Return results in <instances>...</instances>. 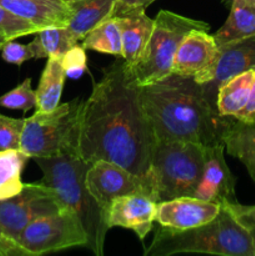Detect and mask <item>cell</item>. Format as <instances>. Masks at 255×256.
<instances>
[{"label":"cell","instance_id":"9c48e42d","mask_svg":"<svg viewBox=\"0 0 255 256\" xmlns=\"http://www.w3.org/2000/svg\"><path fill=\"white\" fill-rule=\"evenodd\" d=\"M65 209L54 189L40 182L24 184L19 194L0 200V228L10 240L16 242L32 222Z\"/></svg>","mask_w":255,"mask_h":256},{"label":"cell","instance_id":"f546056e","mask_svg":"<svg viewBox=\"0 0 255 256\" xmlns=\"http://www.w3.org/2000/svg\"><path fill=\"white\" fill-rule=\"evenodd\" d=\"M0 52H2V58L5 62L9 64L18 65V66L22 65L28 60L34 59V52H32L30 44H19L14 40L5 42Z\"/></svg>","mask_w":255,"mask_h":256},{"label":"cell","instance_id":"ffe728a7","mask_svg":"<svg viewBox=\"0 0 255 256\" xmlns=\"http://www.w3.org/2000/svg\"><path fill=\"white\" fill-rule=\"evenodd\" d=\"M212 36L218 46L255 38V2L232 0L228 20Z\"/></svg>","mask_w":255,"mask_h":256},{"label":"cell","instance_id":"603a6c76","mask_svg":"<svg viewBox=\"0 0 255 256\" xmlns=\"http://www.w3.org/2000/svg\"><path fill=\"white\" fill-rule=\"evenodd\" d=\"M75 45H78V40L66 26L39 30L30 42L34 59L62 58Z\"/></svg>","mask_w":255,"mask_h":256},{"label":"cell","instance_id":"d6986e66","mask_svg":"<svg viewBox=\"0 0 255 256\" xmlns=\"http://www.w3.org/2000/svg\"><path fill=\"white\" fill-rule=\"evenodd\" d=\"M222 142L228 154L239 159L255 182V122L228 116Z\"/></svg>","mask_w":255,"mask_h":256},{"label":"cell","instance_id":"83f0119b","mask_svg":"<svg viewBox=\"0 0 255 256\" xmlns=\"http://www.w3.org/2000/svg\"><path fill=\"white\" fill-rule=\"evenodd\" d=\"M25 119H14L0 114V152L20 149Z\"/></svg>","mask_w":255,"mask_h":256},{"label":"cell","instance_id":"9a60e30c","mask_svg":"<svg viewBox=\"0 0 255 256\" xmlns=\"http://www.w3.org/2000/svg\"><path fill=\"white\" fill-rule=\"evenodd\" d=\"M218 49L219 46L212 35L205 30H192L178 49L172 74L194 78L212 64Z\"/></svg>","mask_w":255,"mask_h":256},{"label":"cell","instance_id":"5bb4252c","mask_svg":"<svg viewBox=\"0 0 255 256\" xmlns=\"http://www.w3.org/2000/svg\"><path fill=\"white\" fill-rule=\"evenodd\" d=\"M158 202L142 194L120 196L112 202L109 210L110 228L132 230L144 242L152 230L156 216Z\"/></svg>","mask_w":255,"mask_h":256},{"label":"cell","instance_id":"7402d4cb","mask_svg":"<svg viewBox=\"0 0 255 256\" xmlns=\"http://www.w3.org/2000/svg\"><path fill=\"white\" fill-rule=\"evenodd\" d=\"M65 79L66 74L62 66V58H49L36 90L38 112H52L59 106Z\"/></svg>","mask_w":255,"mask_h":256},{"label":"cell","instance_id":"52a82bcc","mask_svg":"<svg viewBox=\"0 0 255 256\" xmlns=\"http://www.w3.org/2000/svg\"><path fill=\"white\" fill-rule=\"evenodd\" d=\"M209 29L208 22L162 10L154 19V28L144 54L134 66H129L138 84L146 86L169 76L184 38L192 30L209 32Z\"/></svg>","mask_w":255,"mask_h":256},{"label":"cell","instance_id":"2e32d148","mask_svg":"<svg viewBox=\"0 0 255 256\" xmlns=\"http://www.w3.org/2000/svg\"><path fill=\"white\" fill-rule=\"evenodd\" d=\"M0 5L39 30L69 24L70 10L65 0H0Z\"/></svg>","mask_w":255,"mask_h":256},{"label":"cell","instance_id":"e0dca14e","mask_svg":"<svg viewBox=\"0 0 255 256\" xmlns=\"http://www.w3.org/2000/svg\"><path fill=\"white\" fill-rule=\"evenodd\" d=\"M119 24L122 42V59L130 68L142 56L154 28V20L145 12L115 18Z\"/></svg>","mask_w":255,"mask_h":256},{"label":"cell","instance_id":"1f68e13d","mask_svg":"<svg viewBox=\"0 0 255 256\" xmlns=\"http://www.w3.org/2000/svg\"><path fill=\"white\" fill-rule=\"evenodd\" d=\"M226 205L242 226H245L250 232L255 229V205L254 206H245L239 202Z\"/></svg>","mask_w":255,"mask_h":256},{"label":"cell","instance_id":"e575fe53","mask_svg":"<svg viewBox=\"0 0 255 256\" xmlns=\"http://www.w3.org/2000/svg\"><path fill=\"white\" fill-rule=\"evenodd\" d=\"M0 239H5V240H10L9 238L6 236V235L4 234V232L2 230V228H0Z\"/></svg>","mask_w":255,"mask_h":256},{"label":"cell","instance_id":"4316f807","mask_svg":"<svg viewBox=\"0 0 255 256\" xmlns=\"http://www.w3.org/2000/svg\"><path fill=\"white\" fill-rule=\"evenodd\" d=\"M38 32L39 29L32 22L22 19L0 5V36L2 39L10 42L18 38L36 34Z\"/></svg>","mask_w":255,"mask_h":256},{"label":"cell","instance_id":"30bf717a","mask_svg":"<svg viewBox=\"0 0 255 256\" xmlns=\"http://www.w3.org/2000/svg\"><path fill=\"white\" fill-rule=\"evenodd\" d=\"M85 182L90 195L108 219L110 206L118 198L142 194L155 200L154 186L149 182L136 176L120 165L105 160H98L90 165Z\"/></svg>","mask_w":255,"mask_h":256},{"label":"cell","instance_id":"ac0fdd59","mask_svg":"<svg viewBox=\"0 0 255 256\" xmlns=\"http://www.w3.org/2000/svg\"><path fill=\"white\" fill-rule=\"evenodd\" d=\"M70 10L68 29L78 42L88 32L112 18L116 0H65Z\"/></svg>","mask_w":255,"mask_h":256},{"label":"cell","instance_id":"8fae6325","mask_svg":"<svg viewBox=\"0 0 255 256\" xmlns=\"http://www.w3.org/2000/svg\"><path fill=\"white\" fill-rule=\"evenodd\" d=\"M252 69H255V38L219 46L212 64L195 75L194 79L202 84L209 102L216 108L220 88Z\"/></svg>","mask_w":255,"mask_h":256},{"label":"cell","instance_id":"44dd1931","mask_svg":"<svg viewBox=\"0 0 255 256\" xmlns=\"http://www.w3.org/2000/svg\"><path fill=\"white\" fill-rule=\"evenodd\" d=\"M255 79V69L248 70L225 82L218 92L216 108L222 116L235 118L248 104Z\"/></svg>","mask_w":255,"mask_h":256},{"label":"cell","instance_id":"74e56055","mask_svg":"<svg viewBox=\"0 0 255 256\" xmlns=\"http://www.w3.org/2000/svg\"><path fill=\"white\" fill-rule=\"evenodd\" d=\"M252 2H255V0H252Z\"/></svg>","mask_w":255,"mask_h":256},{"label":"cell","instance_id":"ba28073f","mask_svg":"<svg viewBox=\"0 0 255 256\" xmlns=\"http://www.w3.org/2000/svg\"><path fill=\"white\" fill-rule=\"evenodd\" d=\"M16 242L26 256H39L72 248L86 246L88 232L74 212L65 209L28 225Z\"/></svg>","mask_w":255,"mask_h":256},{"label":"cell","instance_id":"4fadbf2b","mask_svg":"<svg viewBox=\"0 0 255 256\" xmlns=\"http://www.w3.org/2000/svg\"><path fill=\"white\" fill-rule=\"evenodd\" d=\"M222 205L194 196L158 202L155 222L174 230H188L210 222L219 215Z\"/></svg>","mask_w":255,"mask_h":256},{"label":"cell","instance_id":"d6a6232c","mask_svg":"<svg viewBox=\"0 0 255 256\" xmlns=\"http://www.w3.org/2000/svg\"><path fill=\"white\" fill-rule=\"evenodd\" d=\"M235 119L242 120L245 122H255V79L254 84H252V94H250L248 104L245 105L244 109L235 116Z\"/></svg>","mask_w":255,"mask_h":256},{"label":"cell","instance_id":"4dcf8cb0","mask_svg":"<svg viewBox=\"0 0 255 256\" xmlns=\"http://www.w3.org/2000/svg\"><path fill=\"white\" fill-rule=\"evenodd\" d=\"M155 0H116L112 18L124 16V15L142 12L154 2Z\"/></svg>","mask_w":255,"mask_h":256},{"label":"cell","instance_id":"277c9868","mask_svg":"<svg viewBox=\"0 0 255 256\" xmlns=\"http://www.w3.org/2000/svg\"><path fill=\"white\" fill-rule=\"evenodd\" d=\"M34 160L42 172L40 182L54 189L62 205L79 216L88 232V248L95 255L102 256L105 238L112 228L108 216L86 188L85 178L92 164L74 155Z\"/></svg>","mask_w":255,"mask_h":256},{"label":"cell","instance_id":"6da1fadb","mask_svg":"<svg viewBox=\"0 0 255 256\" xmlns=\"http://www.w3.org/2000/svg\"><path fill=\"white\" fill-rule=\"evenodd\" d=\"M140 89L122 58L104 70L84 102L79 156L89 164L105 160L120 165L154 186L152 166L158 140Z\"/></svg>","mask_w":255,"mask_h":256},{"label":"cell","instance_id":"7a4b0ae2","mask_svg":"<svg viewBox=\"0 0 255 256\" xmlns=\"http://www.w3.org/2000/svg\"><path fill=\"white\" fill-rule=\"evenodd\" d=\"M140 100L158 142H188L205 148L222 144L228 116L218 112L192 76L170 74L142 86Z\"/></svg>","mask_w":255,"mask_h":256},{"label":"cell","instance_id":"8992f818","mask_svg":"<svg viewBox=\"0 0 255 256\" xmlns=\"http://www.w3.org/2000/svg\"><path fill=\"white\" fill-rule=\"evenodd\" d=\"M205 146L188 142H158L152 178L155 202L194 196L204 170Z\"/></svg>","mask_w":255,"mask_h":256},{"label":"cell","instance_id":"836d02e7","mask_svg":"<svg viewBox=\"0 0 255 256\" xmlns=\"http://www.w3.org/2000/svg\"><path fill=\"white\" fill-rule=\"evenodd\" d=\"M0 256H26L16 242L0 239Z\"/></svg>","mask_w":255,"mask_h":256},{"label":"cell","instance_id":"7c38bea8","mask_svg":"<svg viewBox=\"0 0 255 256\" xmlns=\"http://www.w3.org/2000/svg\"><path fill=\"white\" fill-rule=\"evenodd\" d=\"M236 178L225 160L224 144L205 148L204 170L194 198L219 205L239 202L235 194Z\"/></svg>","mask_w":255,"mask_h":256},{"label":"cell","instance_id":"8d00e7d4","mask_svg":"<svg viewBox=\"0 0 255 256\" xmlns=\"http://www.w3.org/2000/svg\"><path fill=\"white\" fill-rule=\"evenodd\" d=\"M252 244H254V250H255V229L252 230Z\"/></svg>","mask_w":255,"mask_h":256},{"label":"cell","instance_id":"d4e9b609","mask_svg":"<svg viewBox=\"0 0 255 256\" xmlns=\"http://www.w3.org/2000/svg\"><path fill=\"white\" fill-rule=\"evenodd\" d=\"M82 48L85 50H94L102 54L122 58V32L116 19L109 18L88 32L82 39Z\"/></svg>","mask_w":255,"mask_h":256},{"label":"cell","instance_id":"3957f363","mask_svg":"<svg viewBox=\"0 0 255 256\" xmlns=\"http://www.w3.org/2000/svg\"><path fill=\"white\" fill-rule=\"evenodd\" d=\"M208 254L222 256H255L252 232L242 226L228 205L210 222L188 230L158 228L145 256Z\"/></svg>","mask_w":255,"mask_h":256},{"label":"cell","instance_id":"5b68a950","mask_svg":"<svg viewBox=\"0 0 255 256\" xmlns=\"http://www.w3.org/2000/svg\"><path fill=\"white\" fill-rule=\"evenodd\" d=\"M84 100L75 98L52 112H35L25 119L20 150L29 158L79 156V135Z\"/></svg>","mask_w":255,"mask_h":256},{"label":"cell","instance_id":"484cf974","mask_svg":"<svg viewBox=\"0 0 255 256\" xmlns=\"http://www.w3.org/2000/svg\"><path fill=\"white\" fill-rule=\"evenodd\" d=\"M36 92L32 88V79H25L12 92L0 96V106L10 110H22L28 112L36 108Z\"/></svg>","mask_w":255,"mask_h":256},{"label":"cell","instance_id":"cb8c5ba5","mask_svg":"<svg viewBox=\"0 0 255 256\" xmlns=\"http://www.w3.org/2000/svg\"><path fill=\"white\" fill-rule=\"evenodd\" d=\"M30 158L20 149L0 152V200L19 194L24 188L22 174Z\"/></svg>","mask_w":255,"mask_h":256},{"label":"cell","instance_id":"f1b7e54d","mask_svg":"<svg viewBox=\"0 0 255 256\" xmlns=\"http://www.w3.org/2000/svg\"><path fill=\"white\" fill-rule=\"evenodd\" d=\"M62 66H64L66 78L72 79H79L86 70V52L85 49L79 45L69 50L64 56L62 58Z\"/></svg>","mask_w":255,"mask_h":256},{"label":"cell","instance_id":"d590c367","mask_svg":"<svg viewBox=\"0 0 255 256\" xmlns=\"http://www.w3.org/2000/svg\"><path fill=\"white\" fill-rule=\"evenodd\" d=\"M5 42H6V40H5V39H2V38L0 36V50H2V48L4 46V44H5Z\"/></svg>","mask_w":255,"mask_h":256}]
</instances>
